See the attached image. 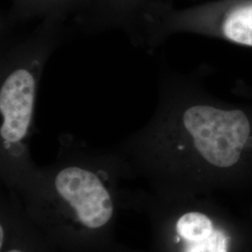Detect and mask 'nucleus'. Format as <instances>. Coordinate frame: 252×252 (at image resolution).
<instances>
[{
    "instance_id": "nucleus-1",
    "label": "nucleus",
    "mask_w": 252,
    "mask_h": 252,
    "mask_svg": "<svg viewBox=\"0 0 252 252\" xmlns=\"http://www.w3.org/2000/svg\"><path fill=\"white\" fill-rule=\"evenodd\" d=\"M208 71H160L153 116L116 154L124 169L152 177L228 171L252 155V101L219 98L207 88Z\"/></svg>"
},
{
    "instance_id": "nucleus-5",
    "label": "nucleus",
    "mask_w": 252,
    "mask_h": 252,
    "mask_svg": "<svg viewBox=\"0 0 252 252\" xmlns=\"http://www.w3.org/2000/svg\"><path fill=\"white\" fill-rule=\"evenodd\" d=\"M159 2L174 0H93L88 9L73 20V25L85 35L121 30L134 45L146 13Z\"/></svg>"
},
{
    "instance_id": "nucleus-6",
    "label": "nucleus",
    "mask_w": 252,
    "mask_h": 252,
    "mask_svg": "<svg viewBox=\"0 0 252 252\" xmlns=\"http://www.w3.org/2000/svg\"><path fill=\"white\" fill-rule=\"evenodd\" d=\"M93 0H11L9 10L1 13L0 24L16 27L19 24L37 20L66 23L83 13Z\"/></svg>"
},
{
    "instance_id": "nucleus-2",
    "label": "nucleus",
    "mask_w": 252,
    "mask_h": 252,
    "mask_svg": "<svg viewBox=\"0 0 252 252\" xmlns=\"http://www.w3.org/2000/svg\"><path fill=\"white\" fill-rule=\"evenodd\" d=\"M0 24V145L5 180L26 184L36 171L28 140L46 64L69 33L66 23L45 19L27 34Z\"/></svg>"
},
{
    "instance_id": "nucleus-3",
    "label": "nucleus",
    "mask_w": 252,
    "mask_h": 252,
    "mask_svg": "<svg viewBox=\"0 0 252 252\" xmlns=\"http://www.w3.org/2000/svg\"><path fill=\"white\" fill-rule=\"evenodd\" d=\"M78 150L71 151L68 139H63L58 162L37 168L27 184L49 189L77 224L98 231L114 216L108 183L112 173L122 172V166L115 154L93 156Z\"/></svg>"
},
{
    "instance_id": "nucleus-4",
    "label": "nucleus",
    "mask_w": 252,
    "mask_h": 252,
    "mask_svg": "<svg viewBox=\"0 0 252 252\" xmlns=\"http://www.w3.org/2000/svg\"><path fill=\"white\" fill-rule=\"evenodd\" d=\"M180 34L252 49V0H212L182 9L159 2L146 13L134 46L153 53Z\"/></svg>"
},
{
    "instance_id": "nucleus-8",
    "label": "nucleus",
    "mask_w": 252,
    "mask_h": 252,
    "mask_svg": "<svg viewBox=\"0 0 252 252\" xmlns=\"http://www.w3.org/2000/svg\"><path fill=\"white\" fill-rule=\"evenodd\" d=\"M1 252H28L27 250L23 249L22 247H12L8 250L5 251H1Z\"/></svg>"
},
{
    "instance_id": "nucleus-7",
    "label": "nucleus",
    "mask_w": 252,
    "mask_h": 252,
    "mask_svg": "<svg viewBox=\"0 0 252 252\" xmlns=\"http://www.w3.org/2000/svg\"><path fill=\"white\" fill-rule=\"evenodd\" d=\"M182 252H228V238L222 231L215 229L207 237L182 241Z\"/></svg>"
}]
</instances>
